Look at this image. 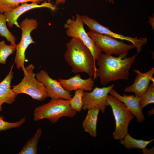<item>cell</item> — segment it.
<instances>
[{"mask_svg":"<svg viewBox=\"0 0 154 154\" xmlns=\"http://www.w3.org/2000/svg\"><path fill=\"white\" fill-rule=\"evenodd\" d=\"M87 33L101 51L106 54L127 56L128 52L135 48L133 44H126L105 35L90 31Z\"/></svg>","mask_w":154,"mask_h":154,"instance_id":"ba28073f","label":"cell"},{"mask_svg":"<svg viewBox=\"0 0 154 154\" xmlns=\"http://www.w3.org/2000/svg\"><path fill=\"white\" fill-rule=\"evenodd\" d=\"M42 0H0V13L9 12L19 6L20 3L28 2L39 4Z\"/></svg>","mask_w":154,"mask_h":154,"instance_id":"ffe728a7","label":"cell"},{"mask_svg":"<svg viewBox=\"0 0 154 154\" xmlns=\"http://www.w3.org/2000/svg\"><path fill=\"white\" fill-rule=\"evenodd\" d=\"M106 1H108L110 3H114V0H106Z\"/></svg>","mask_w":154,"mask_h":154,"instance_id":"f1b7e54d","label":"cell"},{"mask_svg":"<svg viewBox=\"0 0 154 154\" xmlns=\"http://www.w3.org/2000/svg\"><path fill=\"white\" fill-rule=\"evenodd\" d=\"M58 81L64 89L70 91L82 89L85 91L90 92L93 89L94 85V81L92 77L83 79L80 74L68 79L60 78Z\"/></svg>","mask_w":154,"mask_h":154,"instance_id":"9a60e30c","label":"cell"},{"mask_svg":"<svg viewBox=\"0 0 154 154\" xmlns=\"http://www.w3.org/2000/svg\"><path fill=\"white\" fill-rule=\"evenodd\" d=\"M109 93L123 103L134 115L138 122L142 123L145 120L142 110L140 106L139 98L133 95H121L113 88Z\"/></svg>","mask_w":154,"mask_h":154,"instance_id":"5bb4252c","label":"cell"},{"mask_svg":"<svg viewBox=\"0 0 154 154\" xmlns=\"http://www.w3.org/2000/svg\"><path fill=\"white\" fill-rule=\"evenodd\" d=\"M42 133V130L38 128L34 135L26 143L18 154H37L39 140Z\"/></svg>","mask_w":154,"mask_h":154,"instance_id":"d6986e66","label":"cell"},{"mask_svg":"<svg viewBox=\"0 0 154 154\" xmlns=\"http://www.w3.org/2000/svg\"><path fill=\"white\" fill-rule=\"evenodd\" d=\"M36 78L44 85L48 97L51 99L61 98L70 100L72 98L70 91L64 89L57 80L51 78L45 70H41L36 74Z\"/></svg>","mask_w":154,"mask_h":154,"instance_id":"8fae6325","label":"cell"},{"mask_svg":"<svg viewBox=\"0 0 154 154\" xmlns=\"http://www.w3.org/2000/svg\"><path fill=\"white\" fill-rule=\"evenodd\" d=\"M142 153L143 154H153L154 153V147L150 149H147L145 148L142 149Z\"/></svg>","mask_w":154,"mask_h":154,"instance_id":"484cf974","label":"cell"},{"mask_svg":"<svg viewBox=\"0 0 154 154\" xmlns=\"http://www.w3.org/2000/svg\"><path fill=\"white\" fill-rule=\"evenodd\" d=\"M114 84L107 87H96L90 92L84 91L82 98V109L86 110L92 108L99 109L102 113H104L107 106L109 105L107 97L110 90Z\"/></svg>","mask_w":154,"mask_h":154,"instance_id":"30bf717a","label":"cell"},{"mask_svg":"<svg viewBox=\"0 0 154 154\" xmlns=\"http://www.w3.org/2000/svg\"><path fill=\"white\" fill-rule=\"evenodd\" d=\"M16 50V47L6 44L4 40L0 41V64H5L8 57Z\"/></svg>","mask_w":154,"mask_h":154,"instance_id":"603a6c76","label":"cell"},{"mask_svg":"<svg viewBox=\"0 0 154 154\" xmlns=\"http://www.w3.org/2000/svg\"><path fill=\"white\" fill-rule=\"evenodd\" d=\"M84 23L81 19L80 15L76 14V16L68 19L64 25L66 29V33L69 37L80 39L90 50L94 62L102 52L96 45L93 39L86 32L84 27Z\"/></svg>","mask_w":154,"mask_h":154,"instance_id":"8992f818","label":"cell"},{"mask_svg":"<svg viewBox=\"0 0 154 154\" xmlns=\"http://www.w3.org/2000/svg\"><path fill=\"white\" fill-rule=\"evenodd\" d=\"M107 101L111 107L116 123L113 137L115 139H122L128 133L129 123L134 116L123 103L114 96L108 95Z\"/></svg>","mask_w":154,"mask_h":154,"instance_id":"5b68a950","label":"cell"},{"mask_svg":"<svg viewBox=\"0 0 154 154\" xmlns=\"http://www.w3.org/2000/svg\"><path fill=\"white\" fill-rule=\"evenodd\" d=\"M6 22L4 14L0 13V35L2 37L5 38L11 44L16 47V38L8 29Z\"/></svg>","mask_w":154,"mask_h":154,"instance_id":"44dd1931","label":"cell"},{"mask_svg":"<svg viewBox=\"0 0 154 154\" xmlns=\"http://www.w3.org/2000/svg\"><path fill=\"white\" fill-rule=\"evenodd\" d=\"M3 116H0V133L2 131H5L12 128L19 127L25 122L26 117L21 118L20 120L15 122L6 121L4 120Z\"/></svg>","mask_w":154,"mask_h":154,"instance_id":"d4e9b609","label":"cell"},{"mask_svg":"<svg viewBox=\"0 0 154 154\" xmlns=\"http://www.w3.org/2000/svg\"><path fill=\"white\" fill-rule=\"evenodd\" d=\"M137 74L133 83L126 87L123 90L126 92H133L135 96L140 98L147 90L150 81L154 82L153 76L154 74V68L144 73L141 72L138 70H135Z\"/></svg>","mask_w":154,"mask_h":154,"instance_id":"4fadbf2b","label":"cell"},{"mask_svg":"<svg viewBox=\"0 0 154 154\" xmlns=\"http://www.w3.org/2000/svg\"><path fill=\"white\" fill-rule=\"evenodd\" d=\"M137 54L127 58L124 55L115 57L101 52L96 60L98 68L96 70L94 80L99 78L100 84L105 86L111 82L128 80L129 70Z\"/></svg>","mask_w":154,"mask_h":154,"instance_id":"6da1fadb","label":"cell"},{"mask_svg":"<svg viewBox=\"0 0 154 154\" xmlns=\"http://www.w3.org/2000/svg\"><path fill=\"white\" fill-rule=\"evenodd\" d=\"M35 67L30 64L23 71L24 77L18 84L13 86L12 90L16 94H27L34 100L39 101H44L48 97L44 85L38 80L33 72Z\"/></svg>","mask_w":154,"mask_h":154,"instance_id":"277c9868","label":"cell"},{"mask_svg":"<svg viewBox=\"0 0 154 154\" xmlns=\"http://www.w3.org/2000/svg\"><path fill=\"white\" fill-rule=\"evenodd\" d=\"M100 111L99 109L95 107L88 109L82 123L84 131L94 137L97 136V125Z\"/></svg>","mask_w":154,"mask_h":154,"instance_id":"e0dca14e","label":"cell"},{"mask_svg":"<svg viewBox=\"0 0 154 154\" xmlns=\"http://www.w3.org/2000/svg\"><path fill=\"white\" fill-rule=\"evenodd\" d=\"M12 65L8 74L0 83V112L3 110L2 105L4 103L12 104L16 100L18 95L11 88V84L13 76Z\"/></svg>","mask_w":154,"mask_h":154,"instance_id":"2e32d148","label":"cell"},{"mask_svg":"<svg viewBox=\"0 0 154 154\" xmlns=\"http://www.w3.org/2000/svg\"><path fill=\"white\" fill-rule=\"evenodd\" d=\"M41 7L48 8L52 11H54L57 8L55 5L49 2H45L40 4L34 2L30 4L27 3H21L20 5L11 11L3 13L6 18L7 25L9 27H12L13 25H15L20 28L17 21L18 18L23 13L29 10Z\"/></svg>","mask_w":154,"mask_h":154,"instance_id":"7c38bea8","label":"cell"},{"mask_svg":"<svg viewBox=\"0 0 154 154\" xmlns=\"http://www.w3.org/2000/svg\"><path fill=\"white\" fill-rule=\"evenodd\" d=\"M154 114V108L151 109L147 112V115L149 116H150Z\"/></svg>","mask_w":154,"mask_h":154,"instance_id":"83f0119b","label":"cell"},{"mask_svg":"<svg viewBox=\"0 0 154 154\" xmlns=\"http://www.w3.org/2000/svg\"><path fill=\"white\" fill-rule=\"evenodd\" d=\"M81 19L84 24L86 25L90 31L101 34L105 35L112 38L129 41L134 45L137 53L142 50L143 46L147 42V37L139 38L125 36L112 32L108 27H105L93 19L86 15L80 16Z\"/></svg>","mask_w":154,"mask_h":154,"instance_id":"9c48e42d","label":"cell"},{"mask_svg":"<svg viewBox=\"0 0 154 154\" xmlns=\"http://www.w3.org/2000/svg\"><path fill=\"white\" fill-rule=\"evenodd\" d=\"M38 25V22L36 19L28 18H26L20 24L22 35L20 41L16 47L14 63L19 70L21 68L23 71L25 69L24 63L26 60L25 52L31 44L35 43L31 34L33 31L37 28Z\"/></svg>","mask_w":154,"mask_h":154,"instance_id":"52a82bcc","label":"cell"},{"mask_svg":"<svg viewBox=\"0 0 154 154\" xmlns=\"http://www.w3.org/2000/svg\"><path fill=\"white\" fill-rule=\"evenodd\" d=\"M84 92L82 89L76 90L74 96L69 100L71 108L76 112H80L82 109V98Z\"/></svg>","mask_w":154,"mask_h":154,"instance_id":"cb8c5ba5","label":"cell"},{"mask_svg":"<svg viewBox=\"0 0 154 154\" xmlns=\"http://www.w3.org/2000/svg\"><path fill=\"white\" fill-rule=\"evenodd\" d=\"M76 112L71 107L69 100L61 98L51 99L48 103L36 108L33 119L35 121L47 119L53 124L62 117H72Z\"/></svg>","mask_w":154,"mask_h":154,"instance_id":"3957f363","label":"cell"},{"mask_svg":"<svg viewBox=\"0 0 154 154\" xmlns=\"http://www.w3.org/2000/svg\"><path fill=\"white\" fill-rule=\"evenodd\" d=\"M139 105L142 110L148 104L154 103V82L149 85L147 90L140 98Z\"/></svg>","mask_w":154,"mask_h":154,"instance_id":"7402d4cb","label":"cell"},{"mask_svg":"<svg viewBox=\"0 0 154 154\" xmlns=\"http://www.w3.org/2000/svg\"><path fill=\"white\" fill-rule=\"evenodd\" d=\"M154 140V139L149 141L139 140L134 138L127 133L122 139H120V143L127 149H143Z\"/></svg>","mask_w":154,"mask_h":154,"instance_id":"ac0fdd59","label":"cell"},{"mask_svg":"<svg viewBox=\"0 0 154 154\" xmlns=\"http://www.w3.org/2000/svg\"><path fill=\"white\" fill-rule=\"evenodd\" d=\"M54 0H42V1H50ZM55 1V3L56 4H62L64 3L66 0H54Z\"/></svg>","mask_w":154,"mask_h":154,"instance_id":"4316f807","label":"cell"},{"mask_svg":"<svg viewBox=\"0 0 154 154\" xmlns=\"http://www.w3.org/2000/svg\"><path fill=\"white\" fill-rule=\"evenodd\" d=\"M64 58L75 73L85 72L94 80L97 68L93 55L79 39L72 38L66 44Z\"/></svg>","mask_w":154,"mask_h":154,"instance_id":"7a4b0ae2","label":"cell"}]
</instances>
